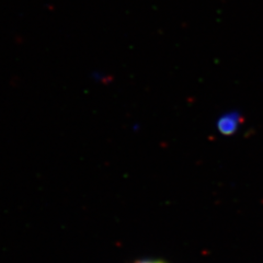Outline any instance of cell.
Listing matches in <instances>:
<instances>
[{
    "mask_svg": "<svg viewBox=\"0 0 263 263\" xmlns=\"http://www.w3.org/2000/svg\"><path fill=\"white\" fill-rule=\"evenodd\" d=\"M240 123V117L236 113L227 114L218 122V129L225 135L233 134Z\"/></svg>",
    "mask_w": 263,
    "mask_h": 263,
    "instance_id": "cell-1",
    "label": "cell"
},
{
    "mask_svg": "<svg viewBox=\"0 0 263 263\" xmlns=\"http://www.w3.org/2000/svg\"><path fill=\"white\" fill-rule=\"evenodd\" d=\"M135 263H164V262L158 261V260H142V261H137Z\"/></svg>",
    "mask_w": 263,
    "mask_h": 263,
    "instance_id": "cell-2",
    "label": "cell"
}]
</instances>
